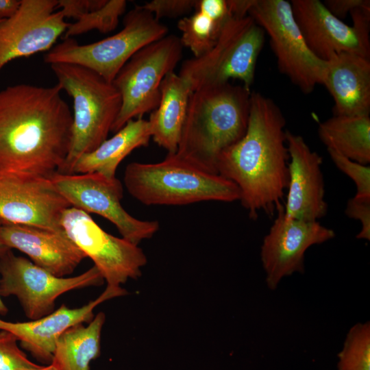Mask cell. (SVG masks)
Here are the masks:
<instances>
[{
	"label": "cell",
	"instance_id": "1",
	"mask_svg": "<svg viewBox=\"0 0 370 370\" xmlns=\"http://www.w3.org/2000/svg\"><path fill=\"white\" fill-rule=\"evenodd\" d=\"M57 84H21L0 90V175L49 178L71 140L73 114Z\"/></svg>",
	"mask_w": 370,
	"mask_h": 370
},
{
	"label": "cell",
	"instance_id": "2",
	"mask_svg": "<svg viewBox=\"0 0 370 370\" xmlns=\"http://www.w3.org/2000/svg\"><path fill=\"white\" fill-rule=\"evenodd\" d=\"M285 125L278 106L251 92L245 135L217 157V173L238 186L239 201L252 219L261 211L275 212L287 189L289 156Z\"/></svg>",
	"mask_w": 370,
	"mask_h": 370
},
{
	"label": "cell",
	"instance_id": "3",
	"mask_svg": "<svg viewBox=\"0 0 370 370\" xmlns=\"http://www.w3.org/2000/svg\"><path fill=\"white\" fill-rule=\"evenodd\" d=\"M251 93L243 85L230 82L193 91L175 153L217 173L216 161L220 153L247 131Z\"/></svg>",
	"mask_w": 370,
	"mask_h": 370
},
{
	"label": "cell",
	"instance_id": "4",
	"mask_svg": "<svg viewBox=\"0 0 370 370\" xmlns=\"http://www.w3.org/2000/svg\"><path fill=\"white\" fill-rule=\"evenodd\" d=\"M127 192L145 205L182 206L200 201H239L238 186L175 153L156 163L128 164L123 177Z\"/></svg>",
	"mask_w": 370,
	"mask_h": 370
},
{
	"label": "cell",
	"instance_id": "5",
	"mask_svg": "<svg viewBox=\"0 0 370 370\" xmlns=\"http://www.w3.org/2000/svg\"><path fill=\"white\" fill-rule=\"evenodd\" d=\"M58 84L72 98L73 123L69 151L58 173H71L75 162L107 139L121 107L112 84L93 71L69 63H53Z\"/></svg>",
	"mask_w": 370,
	"mask_h": 370
},
{
	"label": "cell",
	"instance_id": "6",
	"mask_svg": "<svg viewBox=\"0 0 370 370\" xmlns=\"http://www.w3.org/2000/svg\"><path fill=\"white\" fill-rule=\"evenodd\" d=\"M264 35L249 15L232 17L214 47L199 57L184 61L178 75L186 81L192 92L227 83L230 79L242 81L251 90Z\"/></svg>",
	"mask_w": 370,
	"mask_h": 370
},
{
	"label": "cell",
	"instance_id": "7",
	"mask_svg": "<svg viewBox=\"0 0 370 370\" xmlns=\"http://www.w3.org/2000/svg\"><path fill=\"white\" fill-rule=\"evenodd\" d=\"M168 28L142 5H136L123 18L118 33L88 45L71 38L52 47L44 60L49 64L80 65L112 82L125 63L140 49L168 35Z\"/></svg>",
	"mask_w": 370,
	"mask_h": 370
},
{
	"label": "cell",
	"instance_id": "8",
	"mask_svg": "<svg viewBox=\"0 0 370 370\" xmlns=\"http://www.w3.org/2000/svg\"><path fill=\"white\" fill-rule=\"evenodd\" d=\"M182 49L179 37L166 35L143 47L125 63L112 82L121 95V107L111 132L158 107L161 82L174 71Z\"/></svg>",
	"mask_w": 370,
	"mask_h": 370
},
{
	"label": "cell",
	"instance_id": "9",
	"mask_svg": "<svg viewBox=\"0 0 370 370\" xmlns=\"http://www.w3.org/2000/svg\"><path fill=\"white\" fill-rule=\"evenodd\" d=\"M270 38L281 73L308 94L323 83L326 62L308 48L286 0H254L249 14Z\"/></svg>",
	"mask_w": 370,
	"mask_h": 370
},
{
	"label": "cell",
	"instance_id": "10",
	"mask_svg": "<svg viewBox=\"0 0 370 370\" xmlns=\"http://www.w3.org/2000/svg\"><path fill=\"white\" fill-rule=\"evenodd\" d=\"M0 295L16 296L32 320L53 312L55 301L62 294L103 282L95 266L75 277H58L14 255L11 249L0 256Z\"/></svg>",
	"mask_w": 370,
	"mask_h": 370
},
{
	"label": "cell",
	"instance_id": "11",
	"mask_svg": "<svg viewBox=\"0 0 370 370\" xmlns=\"http://www.w3.org/2000/svg\"><path fill=\"white\" fill-rule=\"evenodd\" d=\"M50 180L71 206L101 216L113 223L122 238L138 245L159 230L157 221H143L130 215L122 206L123 185L116 177L97 173H56Z\"/></svg>",
	"mask_w": 370,
	"mask_h": 370
},
{
	"label": "cell",
	"instance_id": "12",
	"mask_svg": "<svg viewBox=\"0 0 370 370\" xmlns=\"http://www.w3.org/2000/svg\"><path fill=\"white\" fill-rule=\"evenodd\" d=\"M60 223L68 237L93 261L108 286H120L140 275L147 257L138 245L106 232L89 214L72 206L65 210Z\"/></svg>",
	"mask_w": 370,
	"mask_h": 370
},
{
	"label": "cell",
	"instance_id": "13",
	"mask_svg": "<svg viewBox=\"0 0 370 370\" xmlns=\"http://www.w3.org/2000/svg\"><path fill=\"white\" fill-rule=\"evenodd\" d=\"M290 3L306 43L319 59L328 61L342 52L370 58L368 16H354L350 26L333 15L319 0H292Z\"/></svg>",
	"mask_w": 370,
	"mask_h": 370
},
{
	"label": "cell",
	"instance_id": "14",
	"mask_svg": "<svg viewBox=\"0 0 370 370\" xmlns=\"http://www.w3.org/2000/svg\"><path fill=\"white\" fill-rule=\"evenodd\" d=\"M275 212L276 217L263 238L260 251L266 282L271 290H275L284 277L304 272V255L310 247L335 236L334 230L319 221L286 218L282 204Z\"/></svg>",
	"mask_w": 370,
	"mask_h": 370
},
{
	"label": "cell",
	"instance_id": "15",
	"mask_svg": "<svg viewBox=\"0 0 370 370\" xmlns=\"http://www.w3.org/2000/svg\"><path fill=\"white\" fill-rule=\"evenodd\" d=\"M69 203L50 178L0 175V221L64 231L61 218Z\"/></svg>",
	"mask_w": 370,
	"mask_h": 370
},
{
	"label": "cell",
	"instance_id": "16",
	"mask_svg": "<svg viewBox=\"0 0 370 370\" xmlns=\"http://www.w3.org/2000/svg\"><path fill=\"white\" fill-rule=\"evenodd\" d=\"M58 0H21L16 12L0 21V71L10 61L49 51L69 23Z\"/></svg>",
	"mask_w": 370,
	"mask_h": 370
},
{
	"label": "cell",
	"instance_id": "17",
	"mask_svg": "<svg viewBox=\"0 0 370 370\" xmlns=\"http://www.w3.org/2000/svg\"><path fill=\"white\" fill-rule=\"evenodd\" d=\"M288 152V183L283 205L286 218L319 221L327 213L322 158L304 138L286 131Z\"/></svg>",
	"mask_w": 370,
	"mask_h": 370
},
{
	"label": "cell",
	"instance_id": "18",
	"mask_svg": "<svg viewBox=\"0 0 370 370\" xmlns=\"http://www.w3.org/2000/svg\"><path fill=\"white\" fill-rule=\"evenodd\" d=\"M127 294L121 286H107L95 300L77 308L62 304L51 313L28 322H8L0 319V330L13 334L21 346L36 358L51 361L58 339L67 329L78 323L90 322L94 308L102 302Z\"/></svg>",
	"mask_w": 370,
	"mask_h": 370
},
{
	"label": "cell",
	"instance_id": "19",
	"mask_svg": "<svg viewBox=\"0 0 370 370\" xmlns=\"http://www.w3.org/2000/svg\"><path fill=\"white\" fill-rule=\"evenodd\" d=\"M0 236L7 247L24 253L34 264L58 277L72 273L86 258L64 231L2 223Z\"/></svg>",
	"mask_w": 370,
	"mask_h": 370
},
{
	"label": "cell",
	"instance_id": "20",
	"mask_svg": "<svg viewBox=\"0 0 370 370\" xmlns=\"http://www.w3.org/2000/svg\"><path fill=\"white\" fill-rule=\"evenodd\" d=\"M325 62L322 85L333 99L334 115H369L370 58L342 52Z\"/></svg>",
	"mask_w": 370,
	"mask_h": 370
},
{
	"label": "cell",
	"instance_id": "21",
	"mask_svg": "<svg viewBox=\"0 0 370 370\" xmlns=\"http://www.w3.org/2000/svg\"><path fill=\"white\" fill-rule=\"evenodd\" d=\"M160 90L158 106L151 112L148 120L151 137L168 153H175L177 150L192 90L186 81L174 71L164 77Z\"/></svg>",
	"mask_w": 370,
	"mask_h": 370
},
{
	"label": "cell",
	"instance_id": "22",
	"mask_svg": "<svg viewBox=\"0 0 370 370\" xmlns=\"http://www.w3.org/2000/svg\"><path fill=\"white\" fill-rule=\"evenodd\" d=\"M115 133L95 149L82 155L75 162L71 173H97L114 178L122 160L135 149L147 146L151 138L149 123L142 118L129 121Z\"/></svg>",
	"mask_w": 370,
	"mask_h": 370
},
{
	"label": "cell",
	"instance_id": "23",
	"mask_svg": "<svg viewBox=\"0 0 370 370\" xmlns=\"http://www.w3.org/2000/svg\"><path fill=\"white\" fill-rule=\"evenodd\" d=\"M195 12L177 23L183 47L195 58L210 51L217 42L223 27L231 18L227 0H197Z\"/></svg>",
	"mask_w": 370,
	"mask_h": 370
},
{
	"label": "cell",
	"instance_id": "24",
	"mask_svg": "<svg viewBox=\"0 0 370 370\" xmlns=\"http://www.w3.org/2000/svg\"><path fill=\"white\" fill-rule=\"evenodd\" d=\"M318 136L327 149L362 164H369V115H334L319 124Z\"/></svg>",
	"mask_w": 370,
	"mask_h": 370
},
{
	"label": "cell",
	"instance_id": "25",
	"mask_svg": "<svg viewBox=\"0 0 370 370\" xmlns=\"http://www.w3.org/2000/svg\"><path fill=\"white\" fill-rule=\"evenodd\" d=\"M106 317L98 313L87 326L78 323L58 339L51 365L56 370H89L90 362L100 353V340Z\"/></svg>",
	"mask_w": 370,
	"mask_h": 370
},
{
	"label": "cell",
	"instance_id": "26",
	"mask_svg": "<svg viewBox=\"0 0 370 370\" xmlns=\"http://www.w3.org/2000/svg\"><path fill=\"white\" fill-rule=\"evenodd\" d=\"M337 370H370V323L352 326L338 354Z\"/></svg>",
	"mask_w": 370,
	"mask_h": 370
},
{
	"label": "cell",
	"instance_id": "27",
	"mask_svg": "<svg viewBox=\"0 0 370 370\" xmlns=\"http://www.w3.org/2000/svg\"><path fill=\"white\" fill-rule=\"evenodd\" d=\"M126 5L125 0H108L102 8L69 23L64 32V39L95 29L104 34L110 32L117 27Z\"/></svg>",
	"mask_w": 370,
	"mask_h": 370
},
{
	"label": "cell",
	"instance_id": "28",
	"mask_svg": "<svg viewBox=\"0 0 370 370\" xmlns=\"http://www.w3.org/2000/svg\"><path fill=\"white\" fill-rule=\"evenodd\" d=\"M17 338L0 330V370H33L40 365L31 362L17 345Z\"/></svg>",
	"mask_w": 370,
	"mask_h": 370
},
{
	"label": "cell",
	"instance_id": "29",
	"mask_svg": "<svg viewBox=\"0 0 370 370\" xmlns=\"http://www.w3.org/2000/svg\"><path fill=\"white\" fill-rule=\"evenodd\" d=\"M334 165L355 184L360 197H370V167L353 161L340 153L327 149Z\"/></svg>",
	"mask_w": 370,
	"mask_h": 370
},
{
	"label": "cell",
	"instance_id": "30",
	"mask_svg": "<svg viewBox=\"0 0 370 370\" xmlns=\"http://www.w3.org/2000/svg\"><path fill=\"white\" fill-rule=\"evenodd\" d=\"M197 0H153L142 6L151 12L156 19L177 17L195 8Z\"/></svg>",
	"mask_w": 370,
	"mask_h": 370
},
{
	"label": "cell",
	"instance_id": "31",
	"mask_svg": "<svg viewBox=\"0 0 370 370\" xmlns=\"http://www.w3.org/2000/svg\"><path fill=\"white\" fill-rule=\"evenodd\" d=\"M345 214L360 223L358 239L370 240V197L354 195L347 203Z\"/></svg>",
	"mask_w": 370,
	"mask_h": 370
},
{
	"label": "cell",
	"instance_id": "32",
	"mask_svg": "<svg viewBox=\"0 0 370 370\" xmlns=\"http://www.w3.org/2000/svg\"><path fill=\"white\" fill-rule=\"evenodd\" d=\"M58 8L64 17L78 20L85 14L102 8L108 0H58Z\"/></svg>",
	"mask_w": 370,
	"mask_h": 370
},
{
	"label": "cell",
	"instance_id": "33",
	"mask_svg": "<svg viewBox=\"0 0 370 370\" xmlns=\"http://www.w3.org/2000/svg\"><path fill=\"white\" fill-rule=\"evenodd\" d=\"M323 3L333 15L341 20L356 8L370 6L369 0H326Z\"/></svg>",
	"mask_w": 370,
	"mask_h": 370
},
{
	"label": "cell",
	"instance_id": "34",
	"mask_svg": "<svg viewBox=\"0 0 370 370\" xmlns=\"http://www.w3.org/2000/svg\"><path fill=\"white\" fill-rule=\"evenodd\" d=\"M232 17L243 18L248 15L254 0H227Z\"/></svg>",
	"mask_w": 370,
	"mask_h": 370
},
{
	"label": "cell",
	"instance_id": "35",
	"mask_svg": "<svg viewBox=\"0 0 370 370\" xmlns=\"http://www.w3.org/2000/svg\"><path fill=\"white\" fill-rule=\"evenodd\" d=\"M21 0H0V20L12 16L18 10Z\"/></svg>",
	"mask_w": 370,
	"mask_h": 370
},
{
	"label": "cell",
	"instance_id": "36",
	"mask_svg": "<svg viewBox=\"0 0 370 370\" xmlns=\"http://www.w3.org/2000/svg\"><path fill=\"white\" fill-rule=\"evenodd\" d=\"M2 225V222L0 221V227ZM9 249L2 242L1 236H0V256L3 255L5 251H7Z\"/></svg>",
	"mask_w": 370,
	"mask_h": 370
},
{
	"label": "cell",
	"instance_id": "37",
	"mask_svg": "<svg viewBox=\"0 0 370 370\" xmlns=\"http://www.w3.org/2000/svg\"><path fill=\"white\" fill-rule=\"evenodd\" d=\"M8 311V309L5 306V305L3 304L1 295H0V314H5Z\"/></svg>",
	"mask_w": 370,
	"mask_h": 370
},
{
	"label": "cell",
	"instance_id": "38",
	"mask_svg": "<svg viewBox=\"0 0 370 370\" xmlns=\"http://www.w3.org/2000/svg\"><path fill=\"white\" fill-rule=\"evenodd\" d=\"M33 370H56L53 365L51 364L47 366H40L38 368H36Z\"/></svg>",
	"mask_w": 370,
	"mask_h": 370
},
{
	"label": "cell",
	"instance_id": "39",
	"mask_svg": "<svg viewBox=\"0 0 370 370\" xmlns=\"http://www.w3.org/2000/svg\"><path fill=\"white\" fill-rule=\"evenodd\" d=\"M2 21V20H0V21Z\"/></svg>",
	"mask_w": 370,
	"mask_h": 370
}]
</instances>
